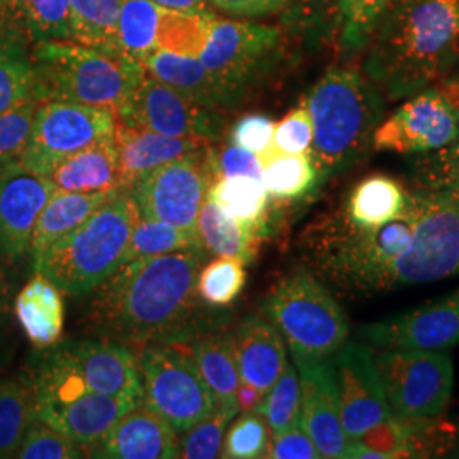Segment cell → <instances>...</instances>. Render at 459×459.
<instances>
[{"label": "cell", "instance_id": "cell-1", "mask_svg": "<svg viewBox=\"0 0 459 459\" xmlns=\"http://www.w3.org/2000/svg\"><path fill=\"white\" fill-rule=\"evenodd\" d=\"M206 250H184L117 267L92 293L89 322L94 332L140 349L189 344L218 330L223 316L197 293Z\"/></svg>", "mask_w": 459, "mask_h": 459}, {"label": "cell", "instance_id": "cell-2", "mask_svg": "<svg viewBox=\"0 0 459 459\" xmlns=\"http://www.w3.org/2000/svg\"><path fill=\"white\" fill-rule=\"evenodd\" d=\"M364 49L366 75L381 94L426 91L459 62V0H394Z\"/></svg>", "mask_w": 459, "mask_h": 459}, {"label": "cell", "instance_id": "cell-3", "mask_svg": "<svg viewBox=\"0 0 459 459\" xmlns=\"http://www.w3.org/2000/svg\"><path fill=\"white\" fill-rule=\"evenodd\" d=\"M313 123L310 157L318 182L356 164L373 147L383 117L377 85L354 68H330L305 99Z\"/></svg>", "mask_w": 459, "mask_h": 459}, {"label": "cell", "instance_id": "cell-4", "mask_svg": "<svg viewBox=\"0 0 459 459\" xmlns=\"http://www.w3.org/2000/svg\"><path fill=\"white\" fill-rule=\"evenodd\" d=\"M138 218L132 195L119 189L79 229L34 257V273L70 298L92 295L123 264Z\"/></svg>", "mask_w": 459, "mask_h": 459}, {"label": "cell", "instance_id": "cell-5", "mask_svg": "<svg viewBox=\"0 0 459 459\" xmlns=\"http://www.w3.org/2000/svg\"><path fill=\"white\" fill-rule=\"evenodd\" d=\"M31 51L38 102H77L117 116L145 75V66L136 60L68 39L43 41Z\"/></svg>", "mask_w": 459, "mask_h": 459}, {"label": "cell", "instance_id": "cell-6", "mask_svg": "<svg viewBox=\"0 0 459 459\" xmlns=\"http://www.w3.org/2000/svg\"><path fill=\"white\" fill-rule=\"evenodd\" d=\"M420 195L411 191V204L392 221L381 227H354L339 214L327 221L316 244L320 269L341 290L358 295L388 291L394 264L413 240Z\"/></svg>", "mask_w": 459, "mask_h": 459}, {"label": "cell", "instance_id": "cell-7", "mask_svg": "<svg viewBox=\"0 0 459 459\" xmlns=\"http://www.w3.org/2000/svg\"><path fill=\"white\" fill-rule=\"evenodd\" d=\"M261 312L278 328L293 361L332 359L349 337L342 307L305 271L281 279L261 299Z\"/></svg>", "mask_w": 459, "mask_h": 459}, {"label": "cell", "instance_id": "cell-8", "mask_svg": "<svg viewBox=\"0 0 459 459\" xmlns=\"http://www.w3.org/2000/svg\"><path fill=\"white\" fill-rule=\"evenodd\" d=\"M36 419L65 434L89 453L104 441L133 403L91 390L82 377L51 352L31 377Z\"/></svg>", "mask_w": 459, "mask_h": 459}, {"label": "cell", "instance_id": "cell-9", "mask_svg": "<svg viewBox=\"0 0 459 459\" xmlns=\"http://www.w3.org/2000/svg\"><path fill=\"white\" fill-rule=\"evenodd\" d=\"M143 383V405L157 411L182 436L216 409L212 390L191 356L172 344L136 349Z\"/></svg>", "mask_w": 459, "mask_h": 459}, {"label": "cell", "instance_id": "cell-10", "mask_svg": "<svg viewBox=\"0 0 459 459\" xmlns=\"http://www.w3.org/2000/svg\"><path fill=\"white\" fill-rule=\"evenodd\" d=\"M375 356L386 402L396 417H437L447 407L455 369L444 351L379 349Z\"/></svg>", "mask_w": 459, "mask_h": 459}, {"label": "cell", "instance_id": "cell-11", "mask_svg": "<svg viewBox=\"0 0 459 459\" xmlns=\"http://www.w3.org/2000/svg\"><path fill=\"white\" fill-rule=\"evenodd\" d=\"M214 150L206 147L160 165L128 187L140 216L197 230V216L213 184Z\"/></svg>", "mask_w": 459, "mask_h": 459}, {"label": "cell", "instance_id": "cell-12", "mask_svg": "<svg viewBox=\"0 0 459 459\" xmlns=\"http://www.w3.org/2000/svg\"><path fill=\"white\" fill-rule=\"evenodd\" d=\"M419 195L413 240L394 264L388 291L459 274V197L427 189Z\"/></svg>", "mask_w": 459, "mask_h": 459}, {"label": "cell", "instance_id": "cell-13", "mask_svg": "<svg viewBox=\"0 0 459 459\" xmlns=\"http://www.w3.org/2000/svg\"><path fill=\"white\" fill-rule=\"evenodd\" d=\"M115 113L65 100L38 102L33 130L19 162L49 176L68 157L115 134Z\"/></svg>", "mask_w": 459, "mask_h": 459}, {"label": "cell", "instance_id": "cell-14", "mask_svg": "<svg viewBox=\"0 0 459 459\" xmlns=\"http://www.w3.org/2000/svg\"><path fill=\"white\" fill-rule=\"evenodd\" d=\"M276 28L252 21H210L208 41L199 60L233 96L242 100L247 91L273 68L279 55Z\"/></svg>", "mask_w": 459, "mask_h": 459}, {"label": "cell", "instance_id": "cell-15", "mask_svg": "<svg viewBox=\"0 0 459 459\" xmlns=\"http://www.w3.org/2000/svg\"><path fill=\"white\" fill-rule=\"evenodd\" d=\"M116 119L165 136L206 143L220 138L225 123L218 111L197 104L147 72Z\"/></svg>", "mask_w": 459, "mask_h": 459}, {"label": "cell", "instance_id": "cell-16", "mask_svg": "<svg viewBox=\"0 0 459 459\" xmlns=\"http://www.w3.org/2000/svg\"><path fill=\"white\" fill-rule=\"evenodd\" d=\"M459 138V119L446 104L437 89H426L386 121L377 125L373 148L402 155L429 153Z\"/></svg>", "mask_w": 459, "mask_h": 459}, {"label": "cell", "instance_id": "cell-17", "mask_svg": "<svg viewBox=\"0 0 459 459\" xmlns=\"http://www.w3.org/2000/svg\"><path fill=\"white\" fill-rule=\"evenodd\" d=\"M56 186L19 160L0 164V261L16 264L30 254L34 227Z\"/></svg>", "mask_w": 459, "mask_h": 459}, {"label": "cell", "instance_id": "cell-18", "mask_svg": "<svg viewBox=\"0 0 459 459\" xmlns=\"http://www.w3.org/2000/svg\"><path fill=\"white\" fill-rule=\"evenodd\" d=\"M51 354L82 377L91 390L133 405L143 403L138 356L130 345L106 337L81 339L58 345Z\"/></svg>", "mask_w": 459, "mask_h": 459}, {"label": "cell", "instance_id": "cell-19", "mask_svg": "<svg viewBox=\"0 0 459 459\" xmlns=\"http://www.w3.org/2000/svg\"><path fill=\"white\" fill-rule=\"evenodd\" d=\"M332 361L339 386L342 427L347 439L354 441L394 413L388 407L369 347L359 342H345Z\"/></svg>", "mask_w": 459, "mask_h": 459}, {"label": "cell", "instance_id": "cell-20", "mask_svg": "<svg viewBox=\"0 0 459 459\" xmlns=\"http://www.w3.org/2000/svg\"><path fill=\"white\" fill-rule=\"evenodd\" d=\"M359 333L377 349L446 351L459 344V290L411 312L364 325Z\"/></svg>", "mask_w": 459, "mask_h": 459}, {"label": "cell", "instance_id": "cell-21", "mask_svg": "<svg viewBox=\"0 0 459 459\" xmlns=\"http://www.w3.org/2000/svg\"><path fill=\"white\" fill-rule=\"evenodd\" d=\"M301 388L299 424L322 458H344L349 439L341 419V398L332 359L295 361Z\"/></svg>", "mask_w": 459, "mask_h": 459}, {"label": "cell", "instance_id": "cell-22", "mask_svg": "<svg viewBox=\"0 0 459 459\" xmlns=\"http://www.w3.org/2000/svg\"><path fill=\"white\" fill-rule=\"evenodd\" d=\"M89 456L102 459L179 458V436L162 415L142 403L126 411Z\"/></svg>", "mask_w": 459, "mask_h": 459}, {"label": "cell", "instance_id": "cell-23", "mask_svg": "<svg viewBox=\"0 0 459 459\" xmlns=\"http://www.w3.org/2000/svg\"><path fill=\"white\" fill-rule=\"evenodd\" d=\"M240 379L265 394L288 364L286 344L263 315H247L233 333Z\"/></svg>", "mask_w": 459, "mask_h": 459}, {"label": "cell", "instance_id": "cell-24", "mask_svg": "<svg viewBox=\"0 0 459 459\" xmlns=\"http://www.w3.org/2000/svg\"><path fill=\"white\" fill-rule=\"evenodd\" d=\"M143 66L148 75L178 89L208 109L221 113L240 102L225 83L203 65L199 56L155 48L145 56Z\"/></svg>", "mask_w": 459, "mask_h": 459}, {"label": "cell", "instance_id": "cell-25", "mask_svg": "<svg viewBox=\"0 0 459 459\" xmlns=\"http://www.w3.org/2000/svg\"><path fill=\"white\" fill-rule=\"evenodd\" d=\"M113 138L119 160L123 189H128L133 182L150 170L210 145L206 142L174 138L150 132L145 128L128 126L117 119Z\"/></svg>", "mask_w": 459, "mask_h": 459}, {"label": "cell", "instance_id": "cell-26", "mask_svg": "<svg viewBox=\"0 0 459 459\" xmlns=\"http://www.w3.org/2000/svg\"><path fill=\"white\" fill-rule=\"evenodd\" d=\"M62 295L55 282L34 273L14 299L17 322L38 349H48L62 339L65 324Z\"/></svg>", "mask_w": 459, "mask_h": 459}, {"label": "cell", "instance_id": "cell-27", "mask_svg": "<svg viewBox=\"0 0 459 459\" xmlns=\"http://www.w3.org/2000/svg\"><path fill=\"white\" fill-rule=\"evenodd\" d=\"M48 178L58 191L108 193L123 189L115 138H104L68 157Z\"/></svg>", "mask_w": 459, "mask_h": 459}, {"label": "cell", "instance_id": "cell-28", "mask_svg": "<svg viewBox=\"0 0 459 459\" xmlns=\"http://www.w3.org/2000/svg\"><path fill=\"white\" fill-rule=\"evenodd\" d=\"M70 0H0V33L30 47L43 41H70Z\"/></svg>", "mask_w": 459, "mask_h": 459}, {"label": "cell", "instance_id": "cell-29", "mask_svg": "<svg viewBox=\"0 0 459 459\" xmlns=\"http://www.w3.org/2000/svg\"><path fill=\"white\" fill-rule=\"evenodd\" d=\"M411 199V191L402 182L373 174L351 189L339 216L354 227H381L403 213Z\"/></svg>", "mask_w": 459, "mask_h": 459}, {"label": "cell", "instance_id": "cell-30", "mask_svg": "<svg viewBox=\"0 0 459 459\" xmlns=\"http://www.w3.org/2000/svg\"><path fill=\"white\" fill-rule=\"evenodd\" d=\"M179 347L196 364L199 375L213 394L216 405L238 407L237 390L242 379L235 356L233 333L213 330Z\"/></svg>", "mask_w": 459, "mask_h": 459}, {"label": "cell", "instance_id": "cell-31", "mask_svg": "<svg viewBox=\"0 0 459 459\" xmlns=\"http://www.w3.org/2000/svg\"><path fill=\"white\" fill-rule=\"evenodd\" d=\"M119 191V189H117ZM117 191L108 193H72L58 191L51 196L34 227L30 255L43 254L49 246L79 229L83 221L99 210Z\"/></svg>", "mask_w": 459, "mask_h": 459}, {"label": "cell", "instance_id": "cell-32", "mask_svg": "<svg viewBox=\"0 0 459 459\" xmlns=\"http://www.w3.org/2000/svg\"><path fill=\"white\" fill-rule=\"evenodd\" d=\"M197 235L204 248L218 257H231L244 265L255 259L259 235L233 220L208 196L197 216Z\"/></svg>", "mask_w": 459, "mask_h": 459}, {"label": "cell", "instance_id": "cell-33", "mask_svg": "<svg viewBox=\"0 0 459 459\" xmlns=\"http://www.w3.org/2000/svg\"><path fill=\"white\" fill-rule=\"evenodd\" d=\"M123 4L125 0H70V41L98 48L111 55H119L117 22Z\"/></svg>", "mask_w": 459, "mask_h": 459}, {"label": "cell", "instance_id": "cell-34", "mask_svg": "<svg viewBox=\"0 0 459 459\" xmlns=\"http://www.w3.org/2000/svg\"><path fill=\"white\" fill-rule=\"evenodd\" d=\"M208 197L240 225L261 235L269 212V193L263 179L250 176L216 178Z\"/></svg>", "mask_w": 459, "mask_h": 459}, {"label": "cell", "instance_id": "cell-35", "mask_svg": "<svg viewBox=\"0 0 459 459\" xmlns=\"http://www.w3.org/2000/svg\"><path fill=\"white\" fill-rule=\"evenodd\" d=\"M34 420L31 379L0 377V459L16 458L19 446Z\"/></svg>", "mask_w": 459, "mask_h": 459}, {"label": "cell", "instance_id": "cell-36", "mask_svg": "<svg viewBox=\"0 0 459 459\" xmlns=\"http://www.w3.org/2000/svg\"><path fill=\"white\" fill-rule=\"evenodd\" d=\"M33 47L0 33V115L34 98Z\"/></svg>", "mask_w": 459, "mask_h": 459}, {"label": "cell", "instance_id": "cell-37", "mask_svg": "<svg viewBox=\"0 0 459 459\" xmlns=\"http://www.w3.org/2000/svg\"><path fill=\"white\" fill-rule=\"evenodd\" d=\"M162 13L152 0H125L117 22L119 55L143 64L148 53L157 48Z\"/></svg>", "mask_w": 459, "mask_h": 459}, {"label": "cell", "instance_id": "cell-38", "mask_svg": "<svg viewBox=\"0 0 459 459\" xmlns=\"http://www.w3.org/2000/svg\"><path fill=\"white\" fill-rule=\"evenodd\" d=\"M184 250H206L197 235V230L182 229L140 216L133 229L123 264Z\"/></svg>", "mask_w": 459, "mask_h": 459}, {"label": "cell", "instance_id": "cell-39", "mask_svg": "<svg viewBox=\"0 0 459 459\" xmlns=\"http://www.w3.org/2000/svg\"><path fill=\"white\" fill-rule=\"evenodd\" d=\"M263 164V182L269 196L278 201H293L308 195L318 182L310 153H276Z\"/></svg>", "mask_w": 459, "mask_h": 459}, {"label": "cell", "instance_id": "cell-40", "mask_svg": "<svg viewBox=\"0 0 459 459\" xmlns=\"http://www.w3.org/2000/svg\"><path fill=\"white\" fill-rule=\"evenodd\" d=\"M263 415L271 430V436L281 434L291 427L299 426L301 419V388L295 364L288 361L281 377L264 394L263 402L255 409Z\"/></svg>", "mask_w": 459, "mask_h": 459}, {"label": "cell", "instance_id": "cell-41", "mask_svg": "<svg viewBox=\"0 0 459 459\" xmlns=\"http://www.w3.org/2000/svg\"><path fill=\"white\" fill-rule=\"evenodd\" d=\"M238 413V407L216 405L208 417L179 436V458H220L227 429Z\"/></svg>", "mask_w": 459, "mask_h": 459}, {"label": "cell", "instance_id": "cell-42", "mask_svg": "<svg viewBox=\"0 0 459 459\" xmlns=\"http://www.w3.org/2000/svg\"><path fill=\"white\" fill-rule=\"evenodd\" d=\"M411 172L419 189L459 197V138L439 150L422 153L411 164Z\"/></svg>", "mask_w": 459, "mask_h": 459}, {"label": "cell", "instance_id": "cell-43", "mask_svg": "<svg viewBox=\"0 0 459 459\" xmlns=\"http://www.w3.org/2000/svg\"><path fill=\"white\" fill-rule=\"evenodd\" d=\"M394 0H341L339 34L345 51H361L368 47L379 19Z\"/></svg>", "mask_w": 459, "mask_h": 459}, {"label": "cell", "instance_id": "cell-44", "mask_svg": "<svg viewBox=\"0 0 459 459\" xmlns=\"http://www.w3.org/2000/svg\"><path fill=\"white\" fill-rule=\"evenodd\" d=\"M212 19L213 17L179 14L164 9L160 17L157 48L199 56L206 47Z\"/></svg>", "mask_w": 459, "mask_h": 459}, {"label": "cell", "instance_id": "cell-45", "mask_svg": "<svg viewBox=\"0 0 459 459\" xmlns=\"http://www.w3.org/2000/svg\"><path fill=\"white\" fill-rule=\"evenodd\" d=\"M246 284L244 264L231 257H220L206 267H201L197 276V293L212 307H227L242 293Z\"/></svg>", "mask_w": 459, "mask_h": 459}, {"label": "cell", "instance_id": "cell-46", "mask_svg": "<svg viewBox=\"0 0 459 459\" xmlns=\"http://www.w3.org/2000/svg\"><path fill=\"white\" fill-rule=\"evenodd\" d=\"M271 437L269 426L259 411H244L227 430L220 458H265Z\"/></svg>", "mask_w": 459, "mask_h": 459}, {"label": "cell", "instance_id": "cell-47", "mask_svg": "<svg viewBox=\"0 0 459 459\" xmlns=\"http://www.w3.org/2000/svg\"><path fill=\"white\" fill-rule=\"evenodd\" d=\"M87 453L79 444L53 427L34 420L19 446L16 458L21 459H81Z\"/></svg>", "mask_w": 459, "mask_h": 459}, {"label": "cell", "instance_id": "cell-48", "mask_svg": "<svg viewBox=\"0 0 459 459\" xmlns=\"http://www.w3.org/2000/svg\"><path fill=\"white\" fill-rule=\"evenodd\" d=\"M313 142V123L310 111L305 104V100L284 116L273 134V142L269 150L259 157V160H264L269 155L276 153H310Z\"/></svg>", "mask_w": 459, "mask_h": 459}, {"label": "cell", "instance_id": "cell-49", "mask_svg": "<svg viewBox=\"0 0 459 459\" xmlns=\"http://www.w3.org/2000/svg\"><path fill=\"white\" fill-rule=\"evenodd\" d=\"M38 100L30 99L0 115V164L19 160L33 130Z\"/></svg>", "mask_w": 459, "mask_h": 459}, {"label": "cell", "instance_id": "cell-50", "mask_svg": "<svg viewBox=\"0 0 459 459\" xmlns=\"http://www.w3.org/2000/svg\"><path fill=\"white\" fill-rule=\"evenodd\" d=\"M286 21L303 33L325 34L339 28L341 0H288Z\"/></svg>", "mask_w": 459, "mask_h": 459}, {"label": "cell", "instance_id": "cell-51", "mask_svg": "<svg viewBox=\"0 0 459 459\" xmlns=\"http://www.w3.org/2000/svg\"><path fill=\"white\" fill-rule=\"evenodd\" d=\"M274 128L276 123L267 116H244L231 130V143L261 157L271 147Z\"/></svg>", "mask_w": 459, "mask_h": 459}, {"label": "cell", "instance_id": "cell-52", "mask_svg": "<svg viewBox=\"0 0 459 459\" xmlns=\"http://www.w3.org/2000/svg\"><path fill=\"white\" fill-rule=\"evenodd\" d=\"M265 458L271 459H320L322 455L316 449L312 437L299 426L291 427L271 437Z\"/></svg>", "mask_w": 459, "mask_h": 459}, {"label": "cell", "instance_id": "cell-53", "mask_svg": "<svg viewBox=\"0 0 459 459\" xmlns=\"http://www.w3.org/2000/svg\"><path fill=\"white\" fill-rule=\"evenodd\" d=\"M213 167L216 178L250 176V178L263 179V164L259 157L233 143L220 152L214 150Z\"/></svg>", "mask_w": 459, "mask_h": 459}, {"label": "cell", "instance_id": "cell-54", "mask_svg": "<svg viewBox=\"0 0 459 459\" xmlns=\"http://www.w3.org/2000/svg\"><path fill=\"white\" fill-rule=\"evenodd\" d=\"M213 7L238 17H261L284 11L288 0H208Z\"/></svg>", "mask_w": 459, "mask_h": 459}, {"label": "cell", "instance_id": "cell-55", "mask_svg": "<svg viewBox=\"0 0 459 459\" xmlns=\"http://www.w3.org/2000/svg\"><path fill=\"white\" fill-rule=\"evenodd\" d=\"M152 2L170 13L214 17L213 9H212L213 5L208 0H152Z\"/></svg>", "mask_w": 459, "mask_h": 459}, {"label": "cell", "instance_id": "cell-56", "mask_svg": "<svg viewBox=\"0 0 459 459\" xmlns=\"http://www.w3.org/2000/svg\"><path fill=\"white\" fill-rule=\"evenodd\" d=\"M264 394L254 388L252 385H247L244 381H240L238 390H237V405L238 411H255L259 407V403L263 402Z\"/></svg>", "mask_w": 459, "mask_h": 459}, {"label": "cell", "instance_id": "cell-57", "mask_svg": "<svg viewBox=\"0 0 459 459\" xmlns=\"http://www.w3.org/2000/svg\"><path fill=\"white\" fill-rule=\"evenodd\" d=\"M11 295H13V282H11V278L5 271V267L0 265V335H2L5 324H7Z\"/></svg>", "mask_w": 459, "mask_h": 459}, {"label": "cell", "instance_id": "cell-58", "mask_svg": "<svg viewBox=\"0 0 459 459\" xmlns=\"http://www.w3.org/2000/svg\"><path fill=\"white\" fill-rule=\"evenodd\" d=\"M437 92L443 96L446 104L451 108V111L459 119V74L439 83Z\"/></svg>", "mask_w": 459, "mask_h": 459}]
</instances>
